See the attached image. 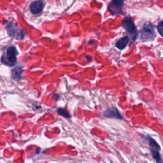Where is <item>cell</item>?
Listing matches in <instances>:
<instances>
[{"instance_id": "cell-9", "label": "cell", "mask_w": 163, "mask_h": 163, "mask_svg": "<svg viewBox=\"0 0 163 163\" xmlns=\"http://www.w3.org/2000/svg\"><path fill=\"white\" fill-rule=\"evenodd\" d=\"M129 41V37L126 36L121 39H120L116 44V47H117L120 50H122L127 45Z\"/></svg>"}, {"instance_id": "cell-10", "label": "cell", "mask_w": 163, "mask_h": 163, "mask_svg": "<svg viewBox=\"0 0 163 163\" xmlns=\"http://www.w3.org/2000/svg\"><path fill=\"white\" fill-rule=\"evenodd\" d=\"M22 72V67H16L13 71H12V77L15 79H19L21 77Z\"/></svg>"}, {"instance_id": "cell-7", "label": "cell", "mask_w": 163, "mask_h": 163, "mask_svg": "<svg viewBox=\"0 0 163 163\" xmlns=\"http://www.w3.org/2000/svg\"><path fill=\"white\" fill-rule=\"evenodd\" d=\"M103 116L108 118H116L119 119H123V117L121 115V113L116 107H111L106 110L103 113Z\"/></svg>"}, {"instance_id": "cell-8", "label": "cell", "mask_w": 163, "mask_h": 163, "mask_svg": "<svg viewBox=\"0 0 163 163\" xmlns=\"http://www.w3.org/2000/svg\"><path fill=\"white\" fill-rule=\"evenodd\" d=\"M44 8V3L42 0H38V1L32 2L30 5V10L33 14L40 13Z\"/></svg>"}, {"instance_id": "cell-6", "label": "cell", "mask_w": 163, "mask_h": 163, "mask_svg": "<svg viewBox=\"0 0 163 163\" xmlns=\"http://www.w3.org/2000/svg\"><path fill=\"white\" fill-rule=\"evenodd\" d=\"M7 29L10 35L17 38V39H22L25 36L24 30L20 28L16 24L12 22L10 23L7 26Z\"/></svg>"}, {"instance_id": "cell-11", "label": "cell", "mask_w": 163, "mask_h": 163, "mask_svg": "<svg viewBox=\"0 0 163 163\" xmlns=\"http://www.w3.org/2000/svg\"><path fill=\"white\" fill-rule=\"evenodd\" d=\"M57 112L59 114V115L65 117L67 119H70L71 117V115L70 114V113L68 111V110H67L66 109L64 108H59L57 110Z\"/></svg>"}, {"instance_id": "cell-2", "label": "cell", "mask_w": 163, "mask_h": 163, "mask_svg": "<svg viewBox=\"0 0 163 163\" xmlns=\"http://www.w3.org/2000/svg\"><path fill=\"white\" fill-rule=\"evenodd\" d=\"M140 32L141 40L143 42L152 41L156 37L154 26L149 23L145 24Z\"/></svg>"}, {"instance_id": "cell-5", "label": "cell", "mask_w": 163, "mask_h": 163, "mask_svg": "<svg viewBox=\"0 0 163 163\" xmlns=\"http://www.w3.org/2000/svg\"><path fill=\"white\" fill-rule=\"evenodd\" d=\"M124 0H111L108 4V10L113 15L122 13L124 8Z\"/></svg>"}, {"instance_id": "cell-4", "label": "cell", "mask_w": 163, "mask_h": 163, "mask_svg": "<svg viewBox=\"0 0 163 163\" xmlns=\"http://www.w3.org/2000/svg\"><path fill=\"white\" fill-rule=\"evenodd\" d=\"M149 144L150 146V151L153 158L157 163H162V160L159 153L161 147L158 143L153 138H149Z\"/></svg>"}, {"instance_id": "cell-3", "label": "cell", "mask_w": 163, "mask_h": 163, "mask_svg": "<svg viewBox=\"0 0 163 163\" xmlns=\"http://www.w3.org/2000/svg\"><path fill=\"white\" fill-rule=\"evenodd\" d=\"M17 51L15 47H10L5 55L2 57V62L8 66H13L17 62Z\"/></svg>"}, {"instance_id": "cell-1", "label": "cell", "mask_w": 163, "mask_h": 163, "mask_svg": "<svg viewBox=\"0 0 163 163\" xmlns=\"http://www.w3.org/2000/svg\"><path fill=\"white\" fill-rule=\"evenodd\" d=\"M122 27L127 32L132 41H135L138 37V30L133 19L130 16H127L123 20Z\"/></svg>"}, {"instance_id": "cell-12", "label": "cell", "mask_w": 163, "mask_h": 163, "mask_svg": "<svg viewBox=\"0 0 163 163\" xmlns=\"http://www.w3.org/2000/svg\"><path fill=\"white\" fill-rule=\"evenodd\" d=\"M162 24H163L162 21H161L159 22V24H158V26H157V30H158V31H159L161 36H162V29H163V28H162Z\"/></svg>"}]
</instances>
